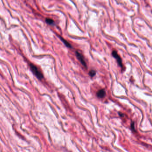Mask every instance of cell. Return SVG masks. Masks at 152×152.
<instances>
[{
    "mask_svg": "<svg viewBox=\"0 0 152 152\" xmlns=\"http://www.w3.org/2000/svg\"><path fill=\"white\" fill-rule=\"evenodd\" d=\"M30 66L31 70L38 79L41 80L43 78V75L42 73L40 71L37 66L33 64H30Z\"/></svg>",
    "mask_w": 152,
    "mask_h": 152,
    "instance_id": "cell-1",
    "label": "cell"
},
{
    "mask_svg": "<svg viewBox=\"0 0 152 152\" xmlns=\"http://www.w3.org/2000/svg\"><path fill=\"white\" fill-rule=\"evenodd\" d=\"M76 55L77 57V59H78L80 62L81 63V64L85 67L87 68V65L85 61V59H84V57H83V55L81 54L80 52L77 51L76 52Z\"/></svg>",
    "mask_w": 152,
    "mask_h": 152,
    "instance_id": "cell-2",
    "label": "cell"
},
{
    "mask_svg": "<svg viewBox=\"0 0 152 152\" xmlns=\"http://www.w3.org/2000/svg\"><path fill=\"white\" fill-rule=\"evenodd\" d=\"M112 55H113V57H115L116 60H117V61L118 62L119 65H120V67L123 68V64H122V60L120 58V56L117 53V52L115 50L113 51L112 52Z\"/></svg>",
    "mask_w": 152,
    "mask_h": 152,
    "instance_id": "cell-3",
    "label": "cell"
},
{
    "mask_svg": "<svg viewBox=\"0 0 152 152\" xmlns=\"http://www.w3.org/2000/svg\"><path fill=\"white\" fill-rule=\"evenodd\" d=\"M106 92L104 89H101L97 91V97L100 98H103L105 96Z\"/></svg>",
    "mask_w": 152,
    "mask_h": 152,
    "instance_id": "cell-4",
    "label": "cell"
},
{
    "mask_svg": "<svg viewBox=\"0 0 152 152\" xmlns=\"http://www.w3.org/2000/svg\"><path fill=\"white\" fill-rule=\"evenodd\" d=\"M60 39H61V41H62V42H63L64 44H65V46H66L67 47L69 48L72 47V46H71V45H70V44L69 43V42H68L66 40L64 39V38H63L61 37H60Z\"/></svg>",
    "mask_w": 152,
    "mask_h": 152,
    "instance_id": "cell-5",
    "label": "cell"
},
{
    "mask_svg": "<svg viewBox=\"0 0 152 152\" xmlns=\"http://www.w3.org/2000/svg\"><path fill=\"white\" fill-rule=\"evenodd\" d=\"M96 72L94 70H92L89 72V73L90 76L92 77H93L96 75Z\"/></svg>",
    "mask_w": 152,
    "mask_h": 152,
    "instance_id": "cell-6",
    "label": "cell"
},
{
    "mask_svg": "<svg viewBox=\"0 0 152 152\" xmlns=\"http://www.w3.org/2000/svg\"><path fill=\"white\" fill-rule=\"evenodd\" d=\"M46 22L48 24H50V25H52L54 23V21L50 18H47L46 19Z\"/></svg>",
    "mask_w": 152,
    "mask_h": 152,
    "instance_id": "cell-7",
    "label": "cell"
}]
</instances>
